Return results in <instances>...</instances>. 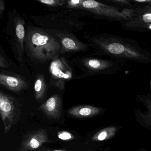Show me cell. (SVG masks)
Segmentation results:
<instances>
[{
	"label": "cell",
	"instance_id": "cell-1",
	"mask_svg": "<svg viewBox=\"0 0 151 151\" xmlns=\"http://www.w3.org/2000/svg\"><path fill=\"white\" fill-rule=\"evenodd\" d=\"M93 41L98 49L113 58L142 63L151 61L150 54L129 40L104 34L94 38Z\"/></svg>",
	"mask_w": 151,
	"mask_h": 151
},
{
	"label": "cell",
	"instance_id": "cell-2",
	"mask_svg": "<svg viewBox=\"0 0 151 151\" xmlns=\"http://www.w3.org/2000/svg\"><path fill=\"white\" fill-rule=\"evenodd\" d=\"M25 48L32 60L44 63L59 55L61 45L54 36L37 28H28L25 34Z\"/></svg>",
	"mask_w": 151,
	"mask_h": 151
},
{
	"label": "cell",
	"instance_id": "cell-3",
	"mask_svg": "<svg viewBox=\"0 0 151 151\" xmlns=\"http://www.w3.org/2000/svg\"><path fill=\"white\" fill-rule=\"evenodd\" d=\"M0 114L4 132L8 133L22 115V104L18 99L0 91Z\"/></svg>",
	"mask_w": 151,
	"mask_h": 151
},
{
	"label": "cell",
	"instance_id": "cell-4",
	"mask_svg": "<svg viewBox=\"0 0 151 151\" xmlns=\"http://www.w3.org/2000/svg\"><path fill=\"white\" fill-rule=\"evenodd\" d=\"M82 8L112 21L129 22L134 17L135 13V10L128 9L121 11L118 8L102 4L93 0L84 1Z\"/></svg>",
	"mask_w": 151,
	"mask_h": 151
},
{
	"label": "cell",
	"instance_id": "cell-5",
	"mask_svg": "<svg viewBox=\"0 0 151 151\" xmlns=\"http://www.w3.org/2000/svg\"><path fill=\"white\" fill-rule=\"evenodd\" d=\"M52 60L50 66V84L63 90L66 82L72 78V69L63 57L58 56Z\"/></svg>",
	"mask_w": 151,
	"mask_h": 151
},
{
	"label": "cell",
	"instance_id": "cell-6",
	"mask_svg": "<svg viewBox=\"0 0 151 151\" xmlns=\"http://www.w3.org/2000/svg\"><path fill=\"white\" fill-rule=\"evenodd\" d=\"M50 141L45 129H39L30 131L23 137L18 151H34Z\"/></svg>",
	"mask_w": 151,
	"mask_h": 151
},
{
	"label": "cell",
	"instance_id": "cell-7",
	"mask_svg": "<svg viewBox=\"0 0 151 151\" xmlns=\"http://www.w3.org/2000/svg\"><path fill=\"white\" fill-rule=\"evenodd\" d=\"M0 84L6 89L14 92L21 91L29 87L28 81L23 77L3 70L0 73Z\"/></svg>",
	"mask_w": 151,
	"mask_h": 151
},
{
	"label": "cell",
	"instance_id": "cell-8",
	"mask_svg": "<svg viewBox=\"0 0 151 151\" xmlns=\"http://www.w3.org/2000/svg\"><path fill=\"white\" fill-rule=\"evenodd\" d=\"M83 63L88 70L92 72L113 74L118 71L120 68L117 62L111 60L87 58L83 60Z\"/></svg>",
	"mask_w": 151,
	"mask_h": 151
},
{
	"label": "cell",
	"instance_id": "cell-9",
	"mask_svg": "<svg viewBox=\"0 0 151 151\" xmlns=\"http://www.w3.org/2000/svg\"><path fill=\"white\" fill-rule=\"evenodd\" d=\"M38 109L46 116L53 119L60 118L62 109V101L60 96L55 94L41 104Z\"/></svg>",
	"mask_w": 151,
	"mask_h": 151
},
{
	"label": "cell",
	"instance_id": "cell-10",
	"mask_svg": "<svg viewBox=\"0 0 151 151\" xmlns=\"http://www.w3.org/2000/svg\"><path fill=\"white\" fill-rule=\"evenodd\" d=\"M151 24V5L136 9L135 16L124 25L127 28L136 29L139 26Z\"/></svg>",
	"mask_w": 151,
	"mask_h": 151
},
{
	"label": "cell",
	"instance_id": "cell-11",
	"mask_svg": "<svg viewBox=\"0 0 151 151\" xmlns=\"http://www.w3.org/2000/svg\"><path fill=\"white\" fill-rule=\"evenodd\" d=\"M57 35L60 40L62 47L60 53L78 52L86 49L84 44L68 33L59 32Z\"/></svg>",
	"mask_w": 151,
	"mask_h": 151
},
{
	"label": "cell",
	"instance_id": "cell-12",
	"mask_svg": "<svg viewBox=\"0 0 151 151\" xmlns=\"http://www.w3.org/2000/svg\"><path fill=\"white\" fill-rule=\"evenodd\" d=\"M24 21L22 18H17L15 22V38L16 45L18 49V53L20 60L22 58V53L24 51V43L25 40V29Z\"/></svg>",
	"mask_w": 151,
	"mask_h": 151
},
{
	"label": "cell",
	"instance_id": "cell-13",
	"mask_svg": "<svg viewBox=\"0 0 151 151\" xmlns=\"http://www.w3.org/2000/svg\"><path fill=\"white\" fill-rule=\"evenodd\" d=\"M99 112V109L87 105H80L70 108L68 113L70 115L78 118H84L95 115Z\"/></svg>",
	"mask_w": 151,
	"mask_h": 151
},
{
	"label": "cell",
	"instance_id": "cell-14",
	"mask_svg": "<svg viewBox=\"0 0 151 151\" xmlns=\"http://www.w3.org/2000/svg\"><path fill=\"white\" fill-rule=\"evenodd\" d=\"M46 83L44 76L39 74L37 76L34 83L35 97L37 101H41L45 98L46 93Z\"/></svg>",
	"mask_w": 151,
	"mask_h": 151
},
{
	"label": "cell",
	"instance_id": "cell-15",
	"mask_svg": "<svg viewBox=\"0 0 151 151\" xmlns=\"http://www.w3.org/2000/svg\"><path fill=\"white\" fill-rule=\"evenodd\" d=\"M37 1L42 4L52 7L63 6L66 2L65 0H37Z\"/></svg>",
	"mask_w": 151,
	"mask_h": 151
},
{
	"label": "cell",
	"instance_id": "cell-16",
	"mask_svg": "<svg viewBox=\"0 0 151 151\" xmlns=\"http://www.w3.org/2000/svg\"><path fill=\"white\" fill-rule=\"evenodd\" d=\"M57 137L63 140H72L75 138V136L72 133L66 131L59 132L57 134Z\"/></svg>",
	"mask_w": 151,
	"mask_h": 151
},
{
	"label": "cell",
	"instance_id": "cell-17",
	"mask_svg": "<svg viewBox=\"0 0 151 151\" xmlns=\"http://www.w3.org/2000/svg\"><path fill=\"white\" fill-rule=\"evenodd\" d=\"M83 0H70L67 1V4L69 6L74 8H82Z\"/></svg>",
	"mask_w": 151,
	"mask_h": 151
},
{
	"label": "cell",
	"instance_id": "cell-18",
	"mask_svg": "<svg viewBox=\"0 0 151 151\" xmlns=\"http://www.w3.org/2000/svg\"><path fill=\"white\" fill-rule=\"evenodd\" d=\"M110 2H113L114 3L121 5V6H130L131 4L130 3L129 1L127 0H111L109 1Z\"/></svg>",
	"mask_w": 151,
	"mask_h": 151
},
{
	"label": "cell",
	"instance_id": "cell-19",
	"mask_svg": "<svg viewBox=\"0 0 151 151\" xmlns=\"http://www.w3.org/2000/svg\"><path fill=\"white\" fill-rule=\"evenodd\" d=\"M107 136V132L106 131H102L100 132L98 135L93 137V139H94L99 140V141H102L106 138Z\"/></svg>",
	"mask_w": 151,
	"mask_h": 151
},
{
	"label": "cell",
	"instance_id": "cell-20",
	"mask_svg": "<svg viewBox=\"0 0 151 151\" xmlns=\"http://www.w3.org/2000/svg\"><path fill=\"white\" fill-rule=\"evenodd\" d=\"M9 66L8 63L7 61L2 55H0V67L2 68H7Z\"/></svg>",
	"mask_w": 151,
	"mask_h": 151
},
{
	"label": "cell",
	"instance_id": "cell-21",
	"mask_svg": "<svg viewBox=\"0 0 151 151\" xmlns=\"http://www.w3.org/2000/svg\"><path fill=\"white\" fill-rule=\"evenodd\" d=\"M32 151H70L69 150H65V149H52L48 148H45V147H40L39 149Z\"/></svg>",
	"mask_w": 151,
	"mask_h": 151
},
{
	"label": "cell",
	"instance_id": "cell-22",
	"mask_svg": "<svg viewBox=\"0 0 151 151\" xmlns=\"http://www.w3.org/2000/svg\"><path fill=\"white\" fill-rule=\"evenodd\" d=\"M4 10H5L4 2L2 0H1L0 1V16H1V19L2 18V16H3Z\"/></svg>",
	"mask_w": 151,
	"mask_h": 151
},
{
	"label": "cell",
	"instance_id": "cell-23",
	"mask_svg": "<svg viewBox=\"0 0 151 151\" xmlns=\"http://www.w3.org/2000/svg\"><path fill=\"white\" fill-rule=\"evenodd\" d=\"M139 29H146L147 30L151 31V24H145V25H142V26H139L138 28L136 29L137 30Z\"/></svg>",
	"mask_w": 151,
	"mask_h": 151
},
{
	"label": "cell",
	"instance_id": "cell-24",
	"mask_svg": "<svg viewBox=\"0 0 151 151\" xmlns=\"http://www.w3.org/2000/svg\"><path fill=\"white\" fill-rule=\"evenodd\" d=\"M134 1L136 2H138V3H149L151 4V0H135Z\"/></svg>",
	"mask_w": 151,
	"mask_h": 151
},
{
	"label": "cell",
	"instance_id": "cell-25",
	"mask_svg": "<svg viewBox=\"0 0 151 151\" xmlns=\"http://www.w3.org/2000/svg\"></svg>",
	"mask_w": 151,
	"mask_h": 151
}]
</instances>
